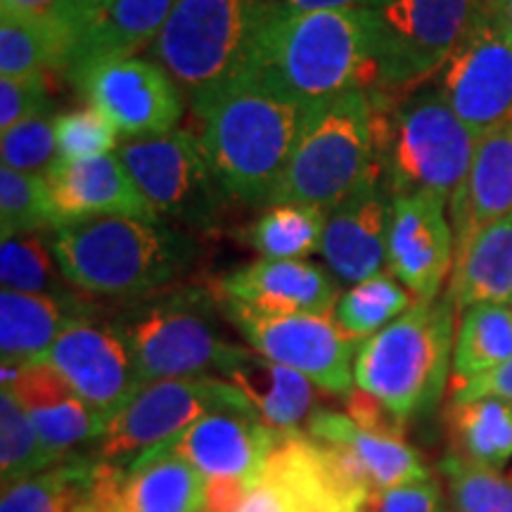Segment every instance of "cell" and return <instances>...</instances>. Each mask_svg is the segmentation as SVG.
Masks as SVG:
<instances>
[{
	"instance_id": "6da1fadb",
	"label": "cell",
	"mask_w": 512,
	"mask_h": 512,
	"mask_svg": "<svg viewBox=\"0 0 512 512\" xmlns=\"http://www.w3.org/2000/svg\"><path fill=\"white\" fill-rule=\"evenodd\" d=\"M375 48V10L297 12L261 0L242 74L309 107L351 88L373 91Z\"/></svg>"
},
{
	"instance_id": "7a4b0ae2",
	"label": "cell",
	"mask_w": 512,
	"mask_h": 512,
	"mask_svg": "<svg viewBox=\"0 0 512 512\" xmlns=\"http://www.w3.org/2000/svg\"><path fill=\"white\" fill-rule=\"evenodd\" d=\"M202 147L230 202L268 207L306 107L240 74L190 98Z\"/></svg>"
},
{
	"instance_id": "3957f363",
	"label": "cell",
	"mask_w": 512,
	"mask_h": 512,
	"mask_svg": "<svg viewBox=\"0 0 512 512\" xmlns=\"http://www.w3.org/2000/svg\"><path fill=\"white\" fill-rule=\"evenodd\" d=\"M60 271L86 297L131 299L162 292L195 266L200 245L164 221L86 216L53 230Z\"/></svg>"
},
{
	"instance_id": "277c9868",
	"label": "cell",
	"mask_w": 512,
	"mask_h": 512,
	"mask_svg": "<svg viewBox=\"0 0 512 512\" xmlns=\"http://www.w3.org/2000/svg\"><path fill=\"white\" fill-rule=\"evenodd\" d=\"M382 171L377 157L375 102L351 88L304 112L292 155L275 185L271 202L330 211Z\"/></svg>"
},
{
	"instance_id": "5b68a950",
	"label": "cell",
	"mask_w": 512,
	"mask_h": 512,
	"mask_svg": "<svg viewBox=\"0 0 512 512\" xmlns=\"http://www.w3.org/2000/svg\"><path fill=\"white\" fill-rule=\"evenodd\" d=\"M456 311L448 294L415 302L358 347L356 387L380 399L403 425L434 411L444 396L456 347Z\"/></svg>"
},
{
	"instance_id": "8992f818",
	"label": "cell",
	"mask_w": 512,
	"mask_h": 512,
	"mask_svg": "<svg viewBox=\"0 0 512 512\" xmlns=\"http://www.w3.org/2000/svg\"><path fill=\"white\" fill-rule=\"evenodd\" d=\"M370 98L375 102L377 157L392 195L434 192L451 202L470 171L479 138L434 86L403 98L377 93Z\"/></svg>"
},
{
	"instance_id": "52a82bcc",
	"label": "cell",
	"mask_w": 512,
	"mask_h": 512,
	"mask_svg": "<svg viewBox=\"0 0 512 512\" xmlns=\"http://www.w3.org/2000/svg\"><path fill=\"white\" fill-rule=\"evenodd\" d=\"M221 302L214 290L174 285L131 299L110 318L124 337L143 384L219 373L238 344L219 330Z\"/></svg>"
},
{
	"instance_id": "ba28073f",
	"label": "cell",
	"mask_w": 512,
	"mask_h": 512,
	"mask_svg": "<svg viewBox=\"0 0 512 512\" xmlns=\"http://www.w3.org/2000/svg\"><path fill=\"white\" fill-rule=\"evenodd\" d=\"M261 0H176L150 57L188 98L242 74Z\"/></svg>"
},
{
	"instance_id": "9c48e42d",
	"label": "cell",
	"mask_w": 512,
	"mask_h": 512,
	"mask_svg": "<svg viewBox=\"0 0 512 512\" xmlns=\"http://www.w3.org/2000/svg\"><path fill=\"white\" fill-rule=\"evenodd\" d=\"M484 0H384L375 10V88L403 98L439 74Z\"/></svg>"
},
{
	"instance_id": "30bf717a",
	"label": "cell",
	"mask_w": 512,
	"mask_h": 512,
	"mask_svg": "<svg viewBox=\"0 0 512 512\" xmlns=\"http://www.w3.org/2000/svg\"><path fill=\"white\" fill-rule=\"evenodd\" d=\"M114 152L159 219L200 233L219 226L230 197L211 169L200 136L176 128L164 136L126 140Z\"/></svg>"
},
{
	"instance_id": "8fae6325",
	"label": "cell",
	"mask_w": 512,
	"mask_h": 512,
	"mask_svg": "<svg viewBox=\"0 0 512 512\" xmlns=\"http://www.w3.org/2000/svg\"><path fill=\"white\" fill-rule=\"evenodd\" d=\"M214 411L254 413L245 396L223 377L150 382L112 420H107L91 456L102 463L131 465Z\"/></svg>"
},
{
	"instance_id": "7c38bea8",
	"label": "cell",
	"mask_w": 512,
	"mask_h": 512,
	"mask_svg": "<svg viewBox=\"0 0 512 512\" xmlns=\"http://www.w3.org/2000/svg\"><path fill=\"white\" fill-rule=\"evenodd\" d=\"M370 496L330 446L299 430L280 434L240 512H368Z\"/></svg>"
},
{
	"instance_id": "4fadbf2b",
	"label": "cell",
	"mask_w": 512,
	"mask_h": 512,
	"mask_svg": "<svg viewBox=\"0 0 512 512\" xmlns=\"http://www.w3.org/2000/svg\"><path fill=\"white\" fill-rule=\"evenodd\" d=\"M219 302L249 349L297 370L328 394L347 396L356 389L354 363L361 342L339 328L335 316H268L226 299Z\"/></svg>"
},
{
	"instance_id": "5bb4252c",
	"label": "cell",
	"mask_w": 512,
	"mask_h": 512,
	"mask_svg": "<svg viewBox=\"0 0 512 512\" xmlns=\"http://www.w3.org/2000/svg\"><path fill=\"white\" fill-rule=\"evenodd\" d=\"M434 79L441 98L477 138L512 121V41L486 0Z\"/></svg>"
},
{
	"instance_id": "9a60e30c",
	"label": "cell",
	"mask_w": 512,
	"mask_h": 512,
	"mask_svg": "<svg viewBox=\"0 0 512 512\" xmlns=\"http://www.w3.org/2000/svg\"><path fill=\"white\" fill-rule=\"evenodd\" d=\"M280 434L254 413L214 411L145 456L181 458L202 472L209 484L233 486L249 496Z\"/></svg>"
},
{
	"instance_id": "2e32d148",
	"label": "cell",
	"mask_w": 512,
	"mask_h": 512,
	"mask_svg": "<svg viewBox=\"0 0 512 512\" xmlns=\"http://www.w3.org/2000/svg\"><path fill=\"white\" fill-rule=\"evenodd\" d=\"M76 88L88 100V107L98 110L128 140L176 131L185 112L181 86L174 76L145 57L95 69Z\"/></svg>"
},
{
	"instance_id": "e0dca14e",
	"label": "cell",
	"mask_w": 512,
	"mask_h": 512,
	"mask_svg": "<svg viewBox=\"0 0 512 512\" xmlns=\"http://www.w3.org/2000/svg\"><path fill=\"white\" fill-rule=\"evenodd\" d=\"M41 363H48L105 420L145 387L124 337L110 320L91 318L69 328Z\"/></svg>"
},
{
	"instance_id": "ac0fdd59",
	"label": "cell",
	"mask_w": 512,
	"mask_h": 512,
	"mask_svg": "<svg viewBox=\"0 0 512 512\" xmlns=\"http://www.w3.org/2000/svg\"><path fill=\"white\" fill-rule=\"evenodd\" d=\"M446 197L434 192L396 195L387 235V266L418 302L439 299L456 264V233Z\"/></svg>"
},
{
	"instance_id": "d6986e66",
	"label": "cell",
	"mask_w": 512,
	"mask_h": 512,
	"mask_svg": "<svg viewBox=\"0 0 512 512\" xmlns=\"http://www.w3.org/2000/svg\"><path fill=\"white\" fill-rule=\"evenodd\" d=\"M209 482L174 456H143L131 465L102 463L76 512H207Z\"/></svg>"
},
{
	"instance_id": "ffe728a7",
	"label": "cell",
	"mask_w": 512,
	"mask_h": 512,
	"mask_svg": "<svg viewBox=\"0 0 512 512\" xmlns=\"http://www.w3.org/2000/svg\"><path fill=\"white\" fill-rule=\"evenodd\" d=\"M392 204V190L382 171H377L347 200L328 211L320 254L337 283L358 285L382 273L387 264Z\"/></svg>"
},
{
	"instance_id": "44dd1931",
	"label": "cell",
	"mask_w": 512,
	"mask_h": 512,
	"mask_svg": "<svg viewBox=\"0 0 512 512\" xmlns=\"http://www.w3.org/2000/svg\"><path fill=\"white\" fill-rule=\"evenodd\" d=\"M216 297L268 316H335L337 280L309 261L259 259L235 268L216 283Z\"/></svg>"
},
{
	"instance_id": "7402d4cb",
	"label": "cell",
	"mask_w": 512,
	"mask_h": 512,
	"mask_svg": "<svg viewBox=\"0 0 512 512\" xmlns=\"http://www.w3.org/2000/svg\"><path fill=\"white\" fill-rule=\"evenodd\" d=\"M0 382L29 415L43 446L55 460L74 456L83 444H95L107 420L93 411L48 363L3 366Z\"/></svg>"
},
{
	"instance_id": "603a6c76",
	"label": "cell",
	"mask_w": 512,
	"mask_h": 512,
	"mask_svg": "<svg viewBox=\"0 0 512 512\" xmlns=\"http://www.w3.org/2000/svg\"><path fill=\"white\" fill-rule=\"evenodd\" d=\"M46 181L64 223L86 216L159 221V214L138 190L117 152L81 162L55 159L46 169Z\"/></svg>"
},
{
	"instance_id": "cb8c5ba5",
	"label": "cell",
	"mask_w": 512,
	"mask_h": 512,
	"mask_svg": "<svg viewBox=\"0 0 512 512\" xmlns=\"http://www.w3.org/2000/svg\"><path fill=\"white\" fill-rule=\"evenodd\" d=\"M304 432L330 446L351 475L373 494L432 477L420 453L406 439L363 430L347 413L320 408L306 422Z\"/></svg>"
},
{
	"instance_id": "d4e9b609",
	"label": "cell",
	"mask_w": 512,
	"mask_h": 512,
	"mask_svg": "<svg viewBox=\"0 0 512 512\" xmlns=\"http://www.w3.org/2000/svg\"><path fill=\"white\" fill-rule=\"evenodd\" d=\"M176 0H117L79 31L69 48L62 74L74 86L107 64L131 60L152 48Z\"/></svg>"
},
{
	"instance_id": "484cf974",
	"label": "cell",
	"mask_w": 512,
	"mask_h": 512,
	"mask_svg": "<svg viewBox=\"0 0 512 512\" xmlns=\"http://www.w3.org/2000/svg\"><path fill=\"white\" fill-rule=\"evenodd\" d=\"M98 318V306L83 292L24 294L0 292V356L3 366L41 363L64 332Z\"/></svg>"
},
{
	"instance_id": "4316f807",
	"label": "cell",
	"mask_w": 512,
	"mask_h": 512,
	"mask_svg": "<svg viewBox=\"0 0 512 512\" xmlns=\"http://www.w3.org/2000/svg\"><path fill=\"white\" fill-rule=\"evenodd\" d=\"M219 373L278 432H299L320 411L316 384L249 347L230 351Z\"/></svg>"
},
{
	"instance_id": "83f0119b",
	"label": "cell",
	"mask_w": 512,
	"mask_h": 512,
	"mask_svg": "<svg viewBox=\"0 0 512 512\" xmlns=\"http://www.w3.org/2000/svg\"><path fill=\"white\" fill-rule=\"evenodd\" d=\"M456 256L486 226L512 211V121L477 140L475 157L463 185L451 197Z\"/></svg>"
},
{
	"instance_id": "f1b7e54d",
	"label": "cell",
	"mask_w": 512,
	"mask_h": 512,
	"mask_svg": "<svg viewBox=\"0 0 512 512\" xmlns=\"http://www.w3.org/2000/svg\"><path fill=\"white\" fill-rule=\"evenodd\" d=\"M448 297L458 311L477 304H510L512 299V211L486 226L456 256Z\"/></svg>"
},
{
	"instance_id": "f546056e",
	"label": "cell",
	"mask_w": 512,
	"mask_h": 512,
	"mask_svg": "<svg viewBox=\"0 0 512 512\" xmlns=\"http://www.w3.org/2000/svg\"><path fill=\"white\" fill-rule=\"evenodd\" d=\"M451 453L467 463L503 470L512 458V403L503 399L451 401L446 413Z\"/></svg>"
},
{
	"instance_id": "4dcf8cb0",
	"label": "cell",
	"mask_w": 512,
	"mask_h": 512,
	"mask_svg": "<svg viewBox=\"0 0 512 512\" xmlns=\"http://www.w3.org/2000/svg\"><path fill=\"white\" fill-rule=\"evenodd\" d=\"M98 467L95 456H67L48 470L3 486L0 512H76L91 494Z\"/></svg>"
},
{
	"instance_id": "1f68e13d",
	"label": "cell",
	"mask_w": 512,
	"mask_h": 512,
	"mask_svg": "<svg viewBox=\"0 0 512 512\" xmlns=\"http://www.w3.org/2000/svg\"><path fill=\"white\" fill-rule=\"evenodd\" d=\"M512 358V306L477 304L463 311L453 347V387L491 373Z\"/></svg>"
},
{
	"instance_id": "d6a6232c",
	"label": "cell",
	"mask_w": 512,
	"mask_h": 512,
	"mask_svg": "<svg viewBox=\"0 0 512 512\" xmlns=\"http://www.w3.org/2000/svg\"><path fill=\"white\" fill-rule=\"evenodd\" d=\"M328 211L302 204L268 207L252 226L242 230V242L264 259L297 261L320 252Z\"/></svg>"
},
{
	"instance_id": "836d02e7",
	"label": "cell",
	"mask_w": 512,
	"mask_h": 512,
	"mask_svg": "<svg viewBox=\"0 0 512 512\" xmlns=\"http://www.w3.org/2000/svg\"><path fill=\"white\" fill-rule=\"evenodd\" d=\"M72 36L53 24L0 15V74L29 76L62 72Z\"/></svg>"
},
{
	"instance_id": "e575fe53",
	"label": "cell",
	"mask_w": 512,
	"mask_h": 512,
	"mask_svg": "<svg viewBox=\"0 0 512 512\" xmlns=\"http://www.w3.org/2000/svg\"><path fill=\"white\" fill-rule=\"evenodd\" d=\"M418 302L392 273H377L363 283L351 285L335 306L337 325L349 337L366 342L368 337L394 323Z\"/></svg>"
},
{
	"instance_id": "d590c367",
	"label": "cell",
	"mask_w": 512,
	"mask_h": 512,
	"mask_svg": "<svg viewBox=\"0 0 512 512\" xmlns=\"http://www.w3.org/2000/svg\"><path fill=\"white\" fill-rule=\"evenodd\" d=\"M64 219L50 195L46 174L0 169V233L5 238L57 230Z\"/></svg>"
},
{
	"instance_id": "8d00e7d4",
	"label": "cell",
	"mask_w": 512,
	"mask_h": 512,
	"mask_svg": "<svg viewBox=\"0 0 512 512\" xmlns=\"http://www.w3.org/2000/svg\"><path fill=\"white\" fill-rule=\"evenodd\" d=\"M0 283L3 290L24 294H69L74 287L64 280L46 233L19 235L0 242Z\"/></svg>"
},
{
	"instance_id": "74e56055",
	"label": "cell",
	"mask_w": 512,
	"mask_h": 512,
	"mask_svg": "<svg viewBox=\"0 0 512 512\" xmlns=\"http://www.w3.org/2000/svg\"><path fill=\"white\" fill-rule=\"evenodd\" d=\"M60 463L43 446L27 411L5 389H0V482L10 486Z\"/></svg>"
},
{
	"instance_id": "f35d334b",
	"label": "cell",
	"mask_w": 512,
	"mask_h": 512,
	"mask_svg": "<svg viewBox=\"0 0 512 512\" xmlns=\"http://www.w3.org/2000/svg\"><path fill=\"white\" fill-rule=\"evenodd\" d=\"M439 472L456 512H512V475L467 463L456 453L441 458Z\"/></svg>"
},
{
	"instance_id": "ab89813d",
	"label": "cell",
	"mask_w": 512,
	"mask_h": 512,
	"mask_svg": "<svg viewBox=\"0 0 512 512\" xmlns=\"http://www.w3.org/2000/svg\"><path fill=\"white\" fill-rule=\"evenodd\" d=\"M57 159L81 162L117 150V128L93 107H83L55 117Z\"/></svg>"
},
{
	"instance_id": "60d3db41",
	"label": "cell",
	"mask_w": 512,
	"mask_h": 512,
	"mask_svg": "<svg viewBox=\"0 0 512 512\" xmlns=\"http://www.w3.org/2000/svg\"><path fill=\"white\" fill-rule=\"evenodd\" d=\"M0 157L3 166L24 174H46V169L57 159L55 119L36 117L22 121L0 136Z\"/></svg>"
},
{
	"instance_id": "b9f144b4",
	"label": "cell",
	"mask_w": 512,
	"mask_h": 512,
	"mask_svg": "<svg viewBox=\"0 0 512 512\" xmlns=\"http://www.w3.org/2000/svg\"><path fill=\"white\" fill-rule=\"evenodd\" d=\"M53 114L48 74L3 76L0 79V133L22 121Z\"/></svg>"
},
{
	"instance_id": "7bdbcfd3",
	"label": "cell",
	"mask_w": 512,
	"mask_h": 512,
	"mask_svg": "<svg viewBox=\"0 0 512 512\" xmlns=\"http://www.w3.org/2000/svg\"><path fill=\"white\" fill-rule=\"evenodd\" d=\"M0 15H10L31 22L53 24L67 31L69 36H79V31L91 22L88 0H0Z\"/></svg>"
},
{
	"instance_id": "ee69618b",
	"label": "cell",
	"mask_w": 512,
	"mask_h": 512,
	"mask_svg": "<svg viewBox=\"0 0 512 512\" xmlns=\"http://www.w3.org/2000/svg\"><path fill=\"white\" fill-rule=\"evenodd\" d=\"M368 512H444V491L434 477L375 491Z\"/></svg>"
},
{
	"instance_id": "f6af8a7d",
	"label": "cell",
	"mask_w": 512,
	"mask_h": 512,
	"mask_svg": "<svg viewBox=\"0 0 512 512\" xmlns=\"http://www.w3.org/2000/svg\"><path fill=\"white\" fill-rule=\"evenodd\" d=\"M344 399H347V415L358 427L368 432L387 434V437H403V427L406 425L380 399H375V396L358 387Z\"/></svg>"
},
{
	"instance_id": "bcb514c9",
	"label": "cell",
	"mask_w": 512,
	"mask_h": 512,
	"mask_svg": "<svg viewBox=\"0 0 512 512\" xmlns=\"http://www.w3.org/2000/svg\"><path fill=\"white\" fill-rule=\"evenodd\" d=\"M451 401H477V399H503L512 403V358L491 373L451 389Z\"/></svg>"
},
{
	"instance_id": "7dc6e473",
	"label": "cell",
	"mask_w": 512,
	"mask_h": 512,
	"mask_svg": "<svg viewBox=\"0 0 512 512\" xmlns=\"http://www.w3.org/2000/svg\"><path fill=\"white\" fill-rule=\"evenodd\" d=\"M285 8L297 12H318V10H377L384 0H273Z\"/></svg>"
},
{
	"instance_id": "c3c4849f",
	"label": "cell",
	"mask_w": 512,
	"mask_h": 512,
	"mask_svg": "<svg viewBox=\"0 0 512 512\" xmlns=\"http://www.w3.org/2000/svg\"><path fill=\"white\" fill-rule=\"evenodd\" d=\"M486 8L498 22V27L505 31V36L512 41V0H486Z\"/></svg>"
},
{
	"instance_id": "681fc988",
	"label": "cell",
	"mask_w": 512,
	"mask_h": 512,
	"mask_svg": "<svg viewBox=\"0 0 512 512\" xmlns=\"http://www.w3.org/2000/svg\"><path fill=\"white\" fill-rule=\"evenodd\" d=\"M114 3H117V0H88V12H91V19L95 15H100V12H105L107 8H112Z\"/></svg>"
},
{
	"instance_id": "f907efd6",
	"label": "cell",
	"mask_w": 512,
	"mask_h": 512,
	"mask_svg": "<svg viewBox=\"0 0 512 512\" xmlns=\"http://www.w3.org/2000/svg\"><path fill=\"white\" fill-rule=\"evenodd\" d=\"M510 306H512V299H510Z\"/></svg>"
},
{
	"instance_id": "816d5d0a",
	"label": "cell",
	"mask_w": 512,
	"mask_h": 512,
	"mask_svg": "<svg viewBox=\"0 0 512 512\" xmlns=\"http://www.w3.org/2000/svg\"><path fill=\"white\" fill-rule=\"evenodd\" d=\"M207 512H211V510H207Z\"/></svg>"
}]
</instances>
